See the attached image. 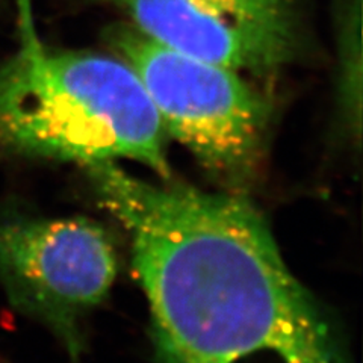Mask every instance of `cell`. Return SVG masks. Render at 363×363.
I'll return each mask as SVG.
<instances>
[{
    "mask_svg": "<svg viewBox=\"0 0 363 363\" xmlns=\"http://www.w3.org/2000/svg\"><path fill=\"white\" fill-rule=\"evenodd\" d=\"M85 169L130 236L162 363H350L248 200L153 184L117 162Z\"/></svg>",
    "mask_w": 363,
    "mask_h": 363,
    "instance_id": "6da1fadb",
    "label": "cell"
},
{
    "mask_svg": "<svg viewBox=\"0 0 363 363\" xmlns=\"http://www.w3.org/2000/svg\"><path fill=\"white\" fill-rule=\"evenodd\" d=\"M164 126L120 56L61 50L26 37L0 62V144L82 167L118 159L172 176Z\"/></svg>",
    "mask_w": 363,
    "mask_h": 363,
    "instance_id": "7a4b0ae2",
    "label": "cell"
},
{
    "mask_svg": "<svg viewBox=\"0 0 363 363\" xmlns=\"http://www.w3.org/2000/svg\"><path fill=\"white\" fill-rule=\"evenodd\" d=\"M109 43L140 77L165 132L229 188L253 180L269 108L242 73L176 52L132 25L111 29Z\"/></svg>",
    "mask_w": 363,
    "mask_h": 363,
    "instance_id": "3957f363",
    "label": "cell"
},
{
    "mask_svg": "<svg viewBox=\"0 0 363 363\" xmlns=\"http://www.w3.org/2000/svg\"><path fill=\"white\" fill-rule=\"evenodd\" d=\"M117 271L112 238L93 220L0 224V281L11 301L48 324L72 357L81 351L84 318L108 297Z\"/></svg>",
    "mask_w": 363,
    "mask_h": 363,
    "instance_id": "277c9868",
    "label": "cell"
},
{
    "mask_svg": "<svg viewBox=\"0 0 363 363\" xmlns=\"http://www.w3.org/2000/svg\"><path fill=\"white\" fill-rule=\"evenodd\" d=\"M145 37L238 73L268 76L298 50L291 0H109Z\"/></svg>",
    "mask_w": 363,
    "mask_h": 363,
    "instance_id": "5b68a950",
    "label": "cell"
}]
</instances>
